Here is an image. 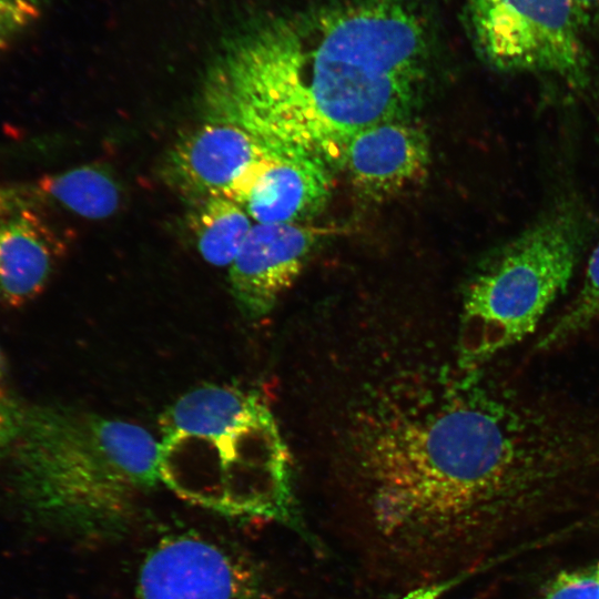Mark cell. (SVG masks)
I'll return each instance as SVG.
<instances>
[{"mask_svg": "<svg viewBox=\"0 0 599 599\" xmlns=\"http://www.w3.org/2000/svg\"><path fill=\"white\" fill-rule=\"evenodd\" d=\"M477 369L405 406H380L363 428L328 531L395 597L471 573L491 529L550 493L567 467L571 435L554 403L484 383Z\"/></svg>", "mask_w": 599, "mask_h": 599, "instance_id": "1", "label": "cell"}, {"mask_svg": "<svg viewBox=\"0 0 599 599\" xmlns=\"http://www.w3.org/2000/svg\"><path fill=\"white\" fill-rule=\"evenodd\" d=\"M430 53L428 26L410 0H323L226 43L205 83L209 118L333 170L357 132L406 119Z\"/></svg>", "mask_w": 599, "mask_h": 599, "instance_id": "2", "label": "cell"}, {"mask_svg": "<svg viewBox=\"0 0 599 599\" xmlns=\"http://www.w3.org/2000/svg\"><path fill=\"white\" fill-rule=\"evenodd\" d=\"M161 483L219 514L286 522L297 517L287 446L268 404L254 389L207 384L162 413Z\"/></svg>", "mask_w": 599, "mask_h": 599, "instance_id": "3", "label": "cell"}, {"mask_svg": "<svg viewBox=\"0 0 599 599\" xmlns=\"http://www.w3.org/2000/svg\"><path fill=\"white\" fill-rule=\"evenodd\" d=\"M32 507L79 531L109 536L159 483V441L142 426L61 404L27 406L8 457Z\"/></svg>", "mask_w": 599, "mask_h": 599, "instance_id": "4", "label": "cell"}, {"mask_svg": "<svg viewBox=\"0 0 599 599\" xmlns=\"http://www.w3.org/2000/svg\"><path fill=\"white\" fill-rule=\"evenodd\" d=\"M585 237L581 212L561 203L483 264L464 295L457 345L461 369L480 368L535 331L570 283Z\"/></svg>", "mask_w": 599, "mask_h": 599, "instance_id": "5", "label": "cell"}, {"mask_svg": "<svg viewBox=\"0 0 599 599\" xmlns=\"http://www.w3.org/2000/svg\"><path fill=\"white\" fill-rule=\"evenodd\" d=\"M467 21L478 54L491 68L555 75L572 88L588 82V14L573 0H469Z\"/></svg>", "mask_w": 599, "mask_h": 599, "instance_id": "6", "label": "cell"}, {"mask_svg": "<svg viewBox=\"0 0 599 599\" xmlns=\"http://www.w3.org/2000/svg\"><path fill=\"white\" fill-rule=\"evenodd\" d=\"M270 590L251 559L186 529L164 534L146 549L133 599H272Z\"/></svg>", "mask_w": 599, "mask_h": 599, "instance_id": "7", "label": "cell"}, {"mask_svg": "<svg viewBox=\"0 0 599 599\" xmlns=\"http://www.w3.org/2000/svg\"><path fill=\"white\" fill-rule=\"evenodd\" d=\"M264 150L245 129L209 120L173 143L163 163L164 180L191 203L215 195L233 199Z\"/></svg>", "mask_w": 599, "mask_h": 599, "instance_id": "8", "label": "cell"}, {"mask_svg": "<svg viewBox=\"0 0 599 599\" xmlns=\"http://www.w3.org/2000/svg\"><path fill=\"white\" fill-rule=\"evenodd\" d=\"M318 233L304 223H254L230 265V291L243 316L268 314L294 284Z\"/></svg>", "mask_w": 599, "mask_h": 599, "instance_id": "9", "label": "cell"}, {"mask_svg": "<svg viewBox=\"0 0 599 599\" xmlns=\"http://www.w3.org/2000/svg\"><path fill=\"white\" fill-rule=\"evenodd\" d=\"M264 145L262 159L232 200L254 223H304L328 201L333 170L305 152Z\"/></svg>", "mask_w": 599, "mask_h": 599, "instance_id": "10", "label": "cell"}, {"mask_svg": "<svg viewBox=\"0 0 599 599\" xmlns=\"http://www.w3.org/2000/svg\"><path fill=\"white\" fill-rule=\"evenodd\" d=\"M429 145L424 131L406 119L367 126L348 141L342 166L365 196L378 200L404 190L426 173Z\"/></svg>", "mask_w": 599, "mask_h": 599, "instance_id": "11", "label": "cell"}, {"mask_svg": "<svg viewBox=\"0 0 599 599\" xmlns=\"http://www.w3.org/2000/svg\"><path fill=\"white\" fill-rule=\"evenodd\" d=\"M65 253L39 210L0 216V304L22 306L48 286Z\"/></svg>", "mask_w": 599, "mask_h": 599, "instance_id": "12", "label": "cell"}, {"mask_svg": "<svg viewBox=\"0 0 599 599\" xmlns=\"http://www.w3.org/2000/svg\"><path fill=\"white\" fill-rule=\"evenodd\" d=\"M12 191L19 211L55 206L91 220L113 215L121 202L116 180L105 169L93 164L12 184Z\"/></svg>", "mask_w": 599, "mask_h": 599, "instance_id": "13", "label": "cell"}, {"mask_svg": "<svg viewBox=\"0 0 599 599\" xmlns=\"http://www.w3.org/2000/svg\"><path fill=\"white\" fill-rule=\"evenodd\" d=\"M191 204L187 225L197 252L214 266H230L254 222L237 202L224 195Z\"/></svg>", "mask_w": 599, "mask_h": 599, "instance_id": "14", "label": "cell"}, {"mask_svg": "<svg viewBox=\"0 0 599 599\" xmlns=\"http://www.w3.org/2000/svg\"><path fill=\"white\" fill-rule=\"evenodd\" d=\"M599 317V244L593 248L582 285L566 311L539 338L536 351L549 352L564 346Z\"/></svg>", "mask_w": 599, "mask_h": 599, "instance_id": "15", "label": "cell"}, {"mask_svg": "<svg viewBox=\"0 0 599 599\" xmlns=\"http://www.w3.org/2000/svg\"><path fill=\"white\" fill-rule=\"evenodd\" d=\"M51 0H0V53L11 48L41 19Z\"/></svg>", "mask_w": 599, "mask_h": 599, "instance_id": "16", "label": "cell"}, {"mask_svg": "<svg viewBox=\"0 0 599 599\" xmlns=\"http://www.w3.org/2000/svg\"><path fill=\"white\" fill-rule=\"evenodd\" d=\"M537 599H599L597 566L558 573Z\"/></svg>", "mask_w": 599, "mask_h": 599, "instance_id": "17", "label": "cell"}, {"mask_svg": "<svg viewBox=\"0 0 599 599\" xmlns=\"http://www.w3.org/2000/svg\"><path fill=\"white\" fill-rule=\"evenodd\" d=\"M27 406L0 385V460L8 458L22 428Z\"/></svg>", "mask_w": 599, "mask_h": 599, "instance_id": "18", "label": "cell"}, {"mask_svg": "<svg viewBox=\"0 0 599 599\" xmlns=\"http://www.w3.org/2000/svg\"><path fill=\"white\" fill-rule=\"evenodd\" d=\"M469 576L470 573H464L443 582L420 587L409 591L399 599H438L458 583L466 580Z\"/></svg>", "mask_w": 599, "mask_h": 599, "instance_id": "19", "label": "cell"}, {"mask_svg": "<svg viewBox=\"0 0 599 599\" xmlns=\"http://www.w3.org/2000/svg\"><path fill=\"white\" fill-rule=\"evenodd\" d=\"M587 14L599 10V0H573Z\"/></svg>", "mask_w": 599, "mask_h": 599, "instance_id": "20", "label": "cell"}, {"mask_svg": "<svg viewBox=\"0 0 599 599\" xmlns=\"http://www.w3.org/2000/svg\"><path fill=\"white\" fill-rule=\"evenodd\" d=\"M4 372H6V362H4L2 351L0 348V382L2 380L4 376Z\"/></svg>", "mask_w": 599, "mask_h": 599, "instance_id": "21", "label": "cell"}, {"mask_svg": "<svg viewBox=\"0 0 599 599\" xmlns=\"http://www.w3.org/2000/svg\"><path fill=\"white\" fill-rule=\"evenodd\" d=\"M597 570H598V577H599V564L597 565Z\"/></svg>", "mask_w": 599, "mask_h": 599, "instance_id": "22", "label": "cell"}]
</instances>
